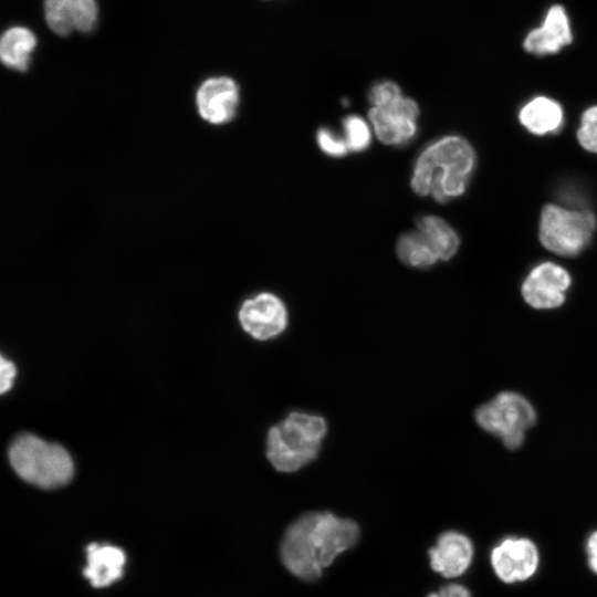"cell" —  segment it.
<instances>
[{
	"mask_svg": "<svg viewBox=\"0 0 597 597\" xmlns=\"http://www.w3.org/2000/svg\"><path fill=\"white\" fill-rule=\"evenodd\" d=\"M492 568L505 584L531 578L537 570L540 554L536 545L526 537H506L490 554Z\"/></svg>",
	"mask_w": 597,
	"mask_h": 597,
	"instance_id": "7",
	"label": "cell"
},
{
	"mask_svg": "<svg viewBox=\"0 0 597 597\" xmlns=\"http://www.w3.org/2000/svg\"><path fill=\"white\" fill-rule=\"evenodd\" d=\"M521 124L534 135L556 133L563 125L562 106L546 96H536L527 102L520 111Z\"/></svg>",
	"mask_w": 597,
	"mask_h": 597,
	"instance_id": "16",
	"label": "cell"
},
{
	"mask_svg": "<svg viewBox=\"0 0 597 597\" xmlns=\"http://www.w3.org/2000/svg\"><path fill=\"white\" fill-rule=\"evenodd\" d=\"M343 126L348 149L362 151L370 144V130L366 122L356 115L344 118Z\"/></svg>",
	"mask_w": 597,
	"mask_h": 597,
	"instance_id": "20",
	"label": "cell"
},
{
	"mask_svg": "<svg viewBox=\"0 0 597 597\" xmlns=\"http://www.w3.org/2000/svg\"><path fill=\"white\" fill-rule=\"evenodd\" d=\"M358 536L359 527L352 520L329 512H308L286 528L281 559L294 576L314 580L341 553L354 546Z\"/></svg>",
	"mask_w": 597,
	"mask_h": 597,
	"instance_id": "1",
	"label": "cell"
},
{
	"mask_svg": "<svg viewBox=\"0 0 597 597\" xmlns=\"http://www.w3.org/2000/svg\"><path fill=\"white\" fill-rule=\"evenodd\" d=\"M125 563L126 556L122 548L93 543L87 546L83 574L94 587H105L122 577Z\"/></svg>",
	"mask_w": 597,
	"mask_h": 597,
	"instance_id": "15",
	"label": "cell"
},
{
	"mask_svg": "<svg viewBox=\"0 0 597 597\" xmlns=\"http://www.w3.org/2000/svg\"><path fill=\"white\" fill-rule=\"evenodd\" d=\"M475 161V153L464 138H440L418 157L411 188L419 196H432L438 202H446L465 191Z\"/></svg>",
	"mask_w": 597,
	"mask_h": 597,
	"instance_id": "2",
	"label": "cell"
},
{
	"mask_svg": "<svg viewBox=\"0 0 597 597\" xmlns=\"http://www.w3.org/2000/svg\"><path fill=\"white\" fill-rule=\"evenodd\" d=\"M577 138L583 148L597 153V106H591L583 113Z\"/></svg>",
	"mask_w": 597,
	"mask_h": 597,
	"instance_id": "21",
	"label": "cell"
},
{
	"mask_svg": "<svg viewBox=\"0 0 597 597\" xmlns=\"http://www.w3.org/2000/svg\"><path fill=\"white\" fill-rule=\"evenodd\" d=\"M239 104L238 84L228 76L209 77L196 93V105L202 119L213 125L230 122Z\"/></svg>",
	"mask_w": 597,
	"mask_h": 597,
	"instance_id": "11",
	"label": "cell"
},
{
	"mask_svg": "<svg viewBox=\"0 0 597 597\" xmlns=\"http://www.w3.org/2000/svg\"><path fill=\"white\" fill-rule=\"evenodd\" d=\"M0 362V391L1 394H4L11 388L13 384V379L15 376V367L10 360H7L4 357H1Z\"/></svg>",
	"mask_w": 597,
	"mask_h": 597,
	"instance_id": "24",
	"label": "cell"
},
{
	"mask_svg": "<svg viewBox=\"0 0 597 597\" xmlns=\"http://www.w3.org/2000/svg\"><path fill=\"white\" fill-rule=\"evenodd\" d=\"M35 34L25 27H12L6 30L0 40V59L3 65L25 72L36 46Z\"/></svg>",
	"mask_w": 597,
	"mask_h": 597,
	"instance_id": "17",
	"label": "cell"
},
{
	"mask_svg": "<svg viewBox=\"0 0 597 597\" xmlns=\"http://www.w3.org/2000/svg\"><path fill=\"white\" fill-rule=\"evenodd\" d=\"M431 568L446 578H455L467 572L473 558V545L462 533H442L429 549Z\"/></svg>",
	"mask_w": 597,
	"mask_h": 597,
	"instance_id": "14",
	"label": "cell"
},
{
	"mask_svg": "<svg viewBox=\"0 0 597 597\" xmlns=\"http://www.w3.org/2000/svg\"><path fill=\"white\" fill-rule=\"evenodd\" d=\"M428 597H471V595L469 589L460 584H448Z\"/></svg>",
	"mask_w": 597,
	"mask_h": 597,
	"instance_id": "25",
	"label": "cell"
},
{
	"mask_svg": "<svg viewBox=\"0 0 597 597\" xmlns=\"http://www.w3.org/2000/svg\"><path fill=\"white\" fill-rule=\"evenodd\" d=\"M586 552L588 558V565L590 569L597 575V531L593 532L586 542Z\"/></svg>",
	"mask_w": 597,
	"mask_h": 597,
	"instance_id": "26",
	"label": "cell"
},
{
	"mask_svg": "<svg viewBox=\"0 0 597 597\" xmlns=\"http://www.w3.org/2000/svg\"><path fill=\"white\" fill-rule=\"evenodd\" d=\"M326 432L323 417L292 411L269 430L266 457L275 470L295 472L317 457Z\"/></svg>",
	"mask_w": 597,
	"mask_h": 597,
	"instance_id": "3",
	"label": "cell"
},
{
	"mask_svg": "<svg viewBox=\"0 0 597 597\" xmlns=\"http://www.w3.org/2000/svg\"><path fill=\"white\" fill-rule=\"evenodd\" d=\"M96 0H44V19L52 32L66 36L88 32L97 21Z\"/></svg>",
	"mask_w": 597,
	"mask_h": 597,
	"instance_id": "13",
	"label": "cell"
},
{
	"mask_svg": "<svg viewBox=\"0 0 597 597\" xmlns=\"http://www.w3.org/2000/svg\"><path fill=\"white\" fill-rule=\"evenodd\" d=\"M317 143L325 154L334 157L344 156L348 150L346 140L337 137L327 128H321L317 132Z\"/></svg>",
	"mask_w": 597,
	"mask_h": 597,
	"instance_id": "23",
	"label": "cell"
},
{
	"mask_svg": "<svg viewBox=\"0 0 597 597\" xmlns=\"http://www.w3.org/2000/svg\"><path fill=\"white\" fill-rule=\"evenodd\" d=\"M478 425L500 438L509 449H517L525 431L536 421V412L522 395L504 391L482 405L475 412Z\"/></svg>",
	"mask_w": 597,
	"mask_h": 597,
	"instance_id": "6",
	"label": "cell"
},
{
	"mask_svg": "<svg viewBox=\"0 0 597 597\" xmlns=\"http://www.w3.org/2000/svg\"><path fill=\"white\" fill-rule=\"evenodd\" d=\"M596 217L590 210H569L555 205L543 208L540 220V240L549 251L575 256L591 241Z\"/></svg>",
	"mask_w": 597,
	"mask_h": 597,
	"instance_id": "5",
	"label": "cell"
},
{
	"mask_svg": "<svg viewBox=\"0 0 597 597\" xmlns=\"http://www.w3.org/2000/svg\"><path fill=\"white\" fill-rule=\"evenodd\" d=\"M9 459L21 479L43 489L66 484L74 472L72 459L63 447L30 433L12 442Z\"/></svg>",
	"mask_w": 597,
	"mask_h": 597,
	"instance_id": "4",
	"label": "cell"
},
{
	"mask_svg": "<svg viewBox=\"0 0 597 597\" xmlns=\"http://www.w3.org/2000/svg\"><path fill=\"white\" fill-rule=\"evenodd\" d=\"M570 275L558 264L543 262L536 265L522 284V295L534 308H554L565 301Z\"/></svg>",
	"mask_w": 597,
	"mask_h": 597,
	"instance_id": "10",
	"label": "cell"
},
{
	"mask_svg": "<svg viewBox=\"0 0 597 597\" xmlns=\"http://www.w3.org/2000/svg\"><path fill=\"white\" fill-rule=\"evenodd\" d=\"M417 228L431 244L439 260L447 261L457 253L460 244L459 237L443 219L425 216L417 220Z\"/></svg>",
	"mask_w": 597,
	"mask_h": 597,
	"instance_id": "18",
	"label": "cell"
},
{
	"mask_svg": "<svg viewBox=\"0 0 597 597\" xmlns=\"http://www.w3.org/2000/svg\"><path fill=\"white\" fill-rule=\"evenodd\" d=\"M574 40L572 23L566 9L554 4L546 11L542 24L530 30L523 48L537 56L558 53Z\"/></svg>",
	"mask_w": 597,
	"mask_h": 597,
	"instance_id": "12",
	"label": "cell"
},
{
	"mask_svg": "<svg viewBox=\"0 0 597 597\" xmlns=\"http://www.w3.org/2000/svg\"><path fill=\"white\" fill-rule=\"evenodd\" d=\"M397 255L405 264L419 269L429 268L439 260L433 248L420 231L407 232L399 238Z\"/></svg>",
	"mask_w": 597,
	"mask_h": 597,
	"instance_id": "19",
	"label": "cell"
},
{
	"mask_svg": "<svg viewBox=\"0 0 597 597\" xmlns=\"http://www.w3.org/2000/svg\"><path fill=\"white\" fill-rule=\"evenodd\" d=\"M287 320L284 303L272 293H261L244 301L239 311L242 328L259 341L279 336L286 328Z\"/></svg>",
	"mask_w": 597,
	"mask_h": 597,
	"instance_id": "9",
	"label": "cell"
},
{
	"mask_svg": "<svg viewBox=\"0 0 597 597\" xmlns=\"http://www.w3.org/2000/svg\"><path fill=\"white\" fill-rule=\"evenodd\" d=\"M557 197L565 205L577 208L579 210H587L588 196L583 186L575 181H564L557 188Z\"/></svg>",
	"mask_w": 597,
	"mask_h": 597,
	"instance_id": "22",
	"label": "cell"
},
{
	"mask_svg": "<svg viewBox=\"0 0 597 597\" xmlns=\"http://www.w3.org/2000/svg\"><path fill=\"white\" fill-rule=\"evenodd\" d=\"M419 114L417 103L401 94L378 107H371L368 116L376 136L387 145H402L416 134Z\"/></svg>",
	"mask_w": 597,
	"mask_h": 597,
	"instance_id": "8",
	"label": "cell"
}]
</instances>
